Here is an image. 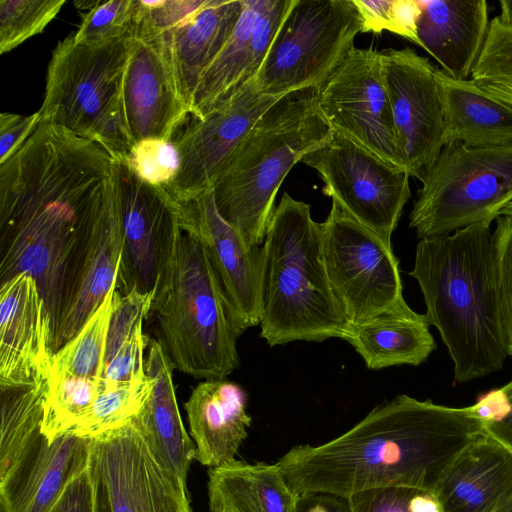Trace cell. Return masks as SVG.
<instances>
[{"mask_svg":"<svg viewBox=\"0 0 512 512\" xmlns=\"http://www.w3.org/2000/svg\"><path fill=\"white\" fill-rule=\"evenodd\" d=\"M112 165L99 144L45 122L0 164V284L32 276L53 332L77 238L114 190Z\"/></svg>","mask_w":512,"mask_h":512,"instance_id":"obj_1","label":"cell"},{"mask_svg":"<svg viewBox=\"0 0 512 512\" xmlns=\"http://www.w3.org/2000/svg\"><path fill=\"white\" fill-rule=\"evenodd\" d=\"M485 434L468 407L399 395L324 444L293 447L277 464L297 495L349 497L385 487L435 491L456 456Z\"/></svg>","mask_w":512,"mask_h":512,"instance_id":"obj_2","label":"cell"},{"mask_svg":"<svg viewBox=\"0 0 512 512\" xmlns=\"http://www.w3.org/2000/svg\"><path fill=\"white\" fill-rule=\"evenodd\" d=\"M492 220L454 233L420 239L410 276L454 363V382L503 368L504 343Z\"/></svg>","mask_w":512,"mask_h":512,"instance_id":"obj_3","label":"cell"},{"mask_svg":"<svg viewBox=\"0 0 512 512\" xmlns=\"http://www.w3.org/2000/svg\"><path fill=\"white\" fill-rule=\"evenodd\" d=\"M263 250L261 337L271 347L341 338L348 324L323 258L322 225L310 205L284 193Z\"/></svg>","mask_w":512,"mask_h":512,"instance_id":"obj_4","label":"cell"},{"mask_svg":"<svg viewBox=\"0 0 512 512\" xmlns=\"http://www.w3.org/2000/svg\"><path fill=\"white\" fill-rule=\"evenodd\" d=\"M317 98L316 89H303L278 99L250 129L212 188L220 215L248 246L264 242L277 192L292 167L333 137Z\"/></svg>","mask_w":512,"mask_h":512,"instance_id":"obj_5","label":"cell"},{"mask_svg":"<svg viewBox=\"0 0 512 512\" xmlns=\"http://www.w3.org/2000/svg\"><path fill=\"white\" fill-rule=\"evenodd\" d=\"M151 312L174 368L207 380L224 379L239 366V335L224 295L200 238L182 217Z\"/></svg>","mask_w":512,"mask_h":512,"instance_id":"obj_6","label":"cell"},{"mask_svg":"<svg viewBox=\"0 0 512 512\" xmlns=\"http://www.w3.org/2000/svg\"><path fill=\"white\" fill-rule=\"evenodd\" d=\"M132 36L99 46L61 40L47 68L39 122L61 126L126 161L134 145L123 106Z\"/></svg>","mask_w":512,"mask_h":512,"instance_id":"obj_7","label":"cell"},{"mask_svg":"<svg viewBox=\"0 0 512 512\" xmlns=\"http://www.w3.org/2000/svg\"><path fill=\"white\" fill-rule=\"evenodd\" d=\"M421 182L409 216L419 239L493 221L512 202V144H446Z\"/></svg>","mask_w":512,"mask_h":512,"instance_id":"obj_8","label":"cell"},{"mask_svg":"<svg viewBox=\"0 0 512 512\" xmlns=\"http://www.w3.org/2000/svg\"><path fill=\"white\" fill-rule=\"evenodd\" d=\"M362 21L353 0H294L256 76L260 92L320 91L355 48Z\"/></svg>","mask_w":512,"mask_h":512,"instance_id":"obj_9","label":"cell"},{"mask_svg":"<svg viewBox=\"0 0 512 512\" xmlns=\"http://www.w3.org/2000/svg\"><path fill=\"white\" fill-rule=\"evenodd\" d=\"M91 512H192L187 485L166 470L133 420L90 438Z\"/></svg>","mask_w":512,"mask_h":512,"instance_id":"obj_10","label":"cell"},{"mask_svg":"<svg viewBox=\"0 0 512 512\" xmlns=\"http://www.w3.org/2000/svg\"><path fill=\"white\" fill-rule=\"evenodd\" d=\"M321 225L327 276L348 323L363 322L404 300L390 241L333 202Z\"/></svg>","mask_w":512,"mask_h":512,"instance_id":"obj_11","label":"cell"},{"mask_svg":"<svg viewBox=\"0 0 512 512\" xmlns=\"http://www.w3.org/2000/svg\"><path fill=\"white\" fill-rule=\"evenodd\" d=\"M324 183L322 192L351 218L386 241L411 197L409 173L344 137L332 139L305 156Z\"/></svg>","mask_w":512,"mask_h":512,"instance_id":"obj_12","label":"cell"},{"mask_svg":"<svg viewBox=\"0 0 512 512\" xmlns=\"http://www.w3.org/2000/svg\"><path fill=\"white\" fill-rule=\"evenodd\" d=\"M112 174L123 235L117 290L155 292L181 225V204L165 187L140 179L126 161L113 160Z\"/></svg>","mask_w":512,"mask_h":512,"instance_id":"obj_13","label":"cell"},{"mask_svg":"<svg viewBox=\"0 0 512 512\" xmlns=\"http://www.w3.org/2000/svg\"><path fill=\"white\" fill-rule=\"evenodd\" d=\"M317 106L335 133L405 170L397 147L380 52L354 48L318 91Z\"/></svg>","mask_w":512,"mask_h":512,"instance_id":"obj_14","label":"cell"},{"mask_svg":"<svg viewBox=\"0 0 512 512\" xmlns=\"http://www.w3.org/2000/svg\"><path fill=\"white\" fill-rule=\"evenodd\" d=\"M380 59L400 158L421 181L445 146L436 68L411 48L385 49Z\"/></svg>","mask_w":512,"mask_h":512,"instance_id":"obj_15","label":"cell"},{"mask_svg":"<svg viewBox=\"0 0 512 512\" xmlns=\"http://www.w3.org/2000/svg\"><path fill=\"white\" fill-rule=\"evenodd\" d=\"M255 78L203 118H194L174 141L180 168L165 188L177 202H187L212 189L253 125L281 98L262 94Z\"/></svg>","mask_w":512,"mask_h":512,"instance_id":"obj_16","label":"cell"},{"mask_svg":"<svg viewBox=\"0 0 512 512\" xmlns=\"http://www.w3.org/2000/svg\"><path fill=\"white\" fill-rule=\"evenodd\" d=\"M123 235L114 190L93 210L68 261L53 353L71 340L117 282Z\"/></svg>","mask_w":512,"mask_h":512,"instance_id":"obj_17","label":"cell"},{"mask_svg":"<svg viewBox=\"0 0 512 512\" xmlns=\"http://www.w3.org/2000/svg\"><path fill=\"white\" fill-rule=\"evenodd\" d=\"M182 218L200 238L240 336L262 316V246H248L219 213L213 190L180 203Z\"/></svg>","mask_w":512,"mask_h":512,"instance_id":"obj_18","label":"cell"},{"mask_svg":"<svg viewBox=\"0 0 512 512\" xmlns=\"http://www.w3.org/2000/svg\"><path fill=\"white\" fill-rule=\"evenodd\" d=\"M123 81V106L133 143L172 141L189 109L181 99L162 33H133Z\"/></svg>","mask_w":512,"mask_h":512,"instance_id":"obj_19","label":"cell"},{"mask_svg":"<svg viewBox=\"0 0 512 512\" xmlns=\"http://www.w3.org/2000/svg\"><path fill=\"white\" fill-rule=\"evenodd\" d=\"M294 0H243L237 25L202 75L191 115L201 119L254 79Z\"/></svg>","mask_w":512,"mask_h":512,"instance_id":"obj_20","label":"cell"},{"mask_svg":"<svg viewBox=\"0 0 512 512\" xmlns=\"http://www.w3.org/2000/svg\"><path fill=\"white\" fill-rule=\"evenodd\" d=\"M53 330L35 279L21 273L0 288V387L48 376Z\"/></svg>","mask_w":512,"mask_h":512,"instance_id":"obj_21","label":"cell"},{"mask_svg":"<svg viewBox=\"0 0 512 512\" xmlns=\"http://www.w3.org/2000/svg\"><path fill=\"white\" fill-rule=\"evenodd\" d=\"M90 438L42 435L0 482L1 512H48L66 486L88 465Z\"/></svg>","mask_w":512,"mask_h":512,"instance_id":"obj_22","label":"cell"},{"mask_svg":"<svg viewBox=\"0 0 512 512\" xmlns=\"http://www.w3.org/2000/svg\"><path fill=\"white\" fill-rule=\"evenodd\" d=\"M419 46L447 75L467 80L484 46L490 25L485 0L418 1Z\"/></svg>","mask_w":512,"mask_h":512,"instance_id":"obj_23","label":"cell"},{"mask_svg":"<svg viewBox=\"0 0 512 512\" xmlns=\"http://www.w3.org/2000/svg\"><path fill=\"white\" fill-rule=\"evenodd\" d=\"M434 492L442 512H494L512 498V453L485 434L456 456Z\"/></svg>","mask_w":512,"mask_h":512,"instance_id":"obj_24","label":"cell"},{"mask_svg":"<svg viewBox=\"0 0 512 512\" xmlns=\"http://www.w3.org/2000/svg\"><path fill=\"white\" fill-rule=\"evenodd\" d=\"M247 393L237 383L207 379L197 384L185 402L196 460L217 468L234 462L252 418Z\"/></svg>","mask_w":512,"mask_h":512,"instance_id":"obj_25","label":"cell"},{"mask_svg":"<svg viewBox=\"0 0 512 512\" xmlns=\"http://www.w3.org/2000/svg\"><path fill=\"white\" fill-rule=\"evenodd\" d=\"M243 0H205L163 40L178 93L191 113L199 81L233 33Z\"/></svg>","mask_w":512,"mask_h":512,"instance_id":"obj_26","label":"cell"},{"mask_svg":"<svg viewBox=\"0 0 512 512\" xmlns=\"http://www.w3.org/2000/svg\"><path fill=\"white\" fill-rule=\"evenodd\" d=\"M174 369L158 340L149 338L146 372L152 379V389L133 421L161 465L187 485L190 464L196 459V445L188 436L179 413Z\"/></svg>","mask_w":512,"mask_h":512,"instance_id":"obj_27","label":"cell"},{"mask_svg":"<svg viewBox=\"0 0 512 512\" xmlns=\"http://www.w3.org/2000/svg\"><path fill=\"white\" fill-rule=\"evenodd\" d=\"M342 339L353 346L370 370L424 362L436 348L423 314L405 300L360 323H348Z\"/></svg>","mask_w":512,"mask_h":512,"instance_id":"obj_28","label":"cell"},{"mask_svg":"<svg viewBox=\"0 0 512 512\" xmlns=\"http://www.w3.org/2000/svg\"><path fill=\"white\" fill-rule=\"evenodd\" d=\"M444 114V143L469 147L512 144V109L471 79H455L436 68Z\"/></svg>","mask_w":512,"mask_h":512,"instance_id":"obj_29","label":"cell"},{"mask_svg":"<svg viewBox=\"0 0 512 512\" xmlns=\"http://www.w3.org/2000/svg\"><path fill=\"white\" fill-rule=\"evenodd\" d=\"M208 475L211 512H295L298 495L277 463L235 460Z\"/></svg>","mask_w":512,"mask_h":512,"instance_id":"obj_30","label":"cell"},{"mask_svg":"<svg viewBox=\"0 0 512 512\" xmlns=\"http://www.w3.org/2000/svg\"><path fill=\"white\" fill-rule=\"evenodd\" d=\"M154 293L122 295L116 287L105 350L104 389L147 377L149 337L144 334L143 323L151 313Z\"/></svg>","mask_w":512,"mask_h":512,"instance_id":"obj_31","label":"cell"},{"mask_svg":"<svg viewBox=\"0 0 512 512\" xmlns=\"http://www.w3.org/2000/svg\"><path fill=\"white\" fill-rule=\"evenodd\" d=\"M48 376L33 382L0 387V481L5 480L43 435L44 398Z\"/></svg>","mask_w":512,"mask_h":512,"instance_id":"obj_32","label":"cell"},{"mask_svg":"<svg viewBox=\"0 0 512 512\" xmlns=\"http://www.w3.org/2000/svg\"><path fill=\"white\" fill-rule=\"evenodd\" d=\"M116 287L117 282L81 330L52 354L48 372L103 380Z\"/></svg>","mask_w":512,"mask_h":512,"instance_id":"obj_33","label":"cell"},{"mask_svg":"<svg viewBox=\"0 0 512 512\" xmlns=\"http://www.w3.org/2000/svg\"><path fill=\"white\" fill-rule=\"evenodd\" d=\"M103 389L102 379L48 372L42 433L49 442L68 433Z\"/></svg>","mask_w":512,"mask_h":512,"instance_id":"obj_34","label":"cell"},{"mask_svg":"<svg viewBox=\"0 0 512 512\" xmlns=\"http://www.w3.org/2000/svg\"><path fill=\"white\" fill-rule=\"evenodd\" d=\"M151 389L148 374L146 378L104 389L68 433L92 438L128 424L142 410Z\"/></svg>","mask_w":512,"mask_h":512,"instance_id":"obj_35","label":"cell"},{"mask_svg":"<svg viewBox=\"0 0 512 512\" xmlns=\"http://www.w3.org/2000/svg\"><path fill=\"white\" fill-rule=\"evenodd\" d=\"M470 79L485 93L512 109V27L500 18L488 34Z\"/></svg>","mask_w":512,"mask_h":512,"instance_id":"obj_36","label":"cell"},{"mask_svg":"<svg viewBox=\"0 0 512 512\" xmlns=\"http://www.w3.org/2000/svg\"><path fill=\"white\" fill-rule=\"evenodd\" d=\"M65 3V0H1L0 54L42 33Z\"/></svg>","mask_w":512,"mask_h":512,"instance_id":"obj_37","label":"cell"},{"mask_svg":"<svg viewBox=\"0 0 512 512\" xmlns=\"http://www.w3.org/2000/svg\"><path fill=\"white\" fill-rule=\"evenodd\" d=\"M134 5L135 0L101 1L82 16L73 34L75 43L99 46L131 36Z\"/></svg>","mask_w":512,"mask_h":512,"instance_id":"obj_38","label":"cell"},{"mask_svg":"<svg viewBox=\"0 0 512 512\" xmlns=\"http://www.w3.org/2000/svg\"><path fill=\"white\" fill-rule=\"evenodd\" d=\"M362 21V32L379 34L384 30L419 46L417 21L419 2L415 0H353Z\"/></svg>","mask_w":512,"mask_h":512,"instance_id":"obj_39","label":"cell"},{"mask_svg":"<svg viewBox=\"0 0 512 512\" xmlns=\"http://www.w3.org/2000/svg\"><path fill=\"white\" fill-rule=\"evenodd\" d=\"M352 512H442L434 491L414 487H385L349 496Z\"/></svg>","mask_w":512,"mask_h":512,"instance_id":"obj_40","label":"cell"},{"mask_svg":"<svg viewBox=\"0 0 512 512\" xmlns=\"http://www.w3.org/2000/svg\"><path fill=\"white\" fill-rule=\"evenodd\" d=\"M127 164L143 181L166 187L176 178L180 156L175 142L144 139L134 143Z\"/></svg>","mask_w":512,"mask_h":512,"instance_id":"obj_41","label":"cell"},{"mask_svg":"<svg viewBox=\"0 0 512 512\" xmlns=\"http://www.w3.org/2000/svg\"><path fill=\"white\" fill-rule=\"evenodd\" d=\"M493 235L502 332L507 353L512 356V217L498 216Z\"/></svg>","mask_w":512,"mask_h":512,"instance_id":"obj_42","label":"cell"},{"mask_svg":"<svg viewBox=\"0 0 512 512\" xmlns=\"http://www.w3.org/2000/svg\"><path fill=\"white\" fill-rule=\"evenodd\" d=\"M468 408L482 422L486 435L512 453V381L480 395Z\"/></svg>","mask_w":512,"mask_h":512,"instance_id":"obj_43","label":"cell"},{"mask_svg":"<svg viewBox=\"0 0 512 512\" xmlns=\"http://www.w3.org/2000/svg\"><path fill=\"white\" fill-rule=\"evenodd\" d=\"M205 0H135L132 33L166 32L195 12Z\"/></svg>","mask_w":512,"mask_h":512,"instance_id":"obj_44","label":"cell"},{"mask_svg":"<svg viewBox=\"0 0 512 512\" xmlns=\"http://www.w3.org/2000/svg\"><path fill=\"white\" fill-rule=\"evenodd\" d=\"M39 123V114L19 115L2 112L0 115V164L9 159L30 137Z\"/></svg>","mask_w":512,"mask_h":512,"instance_id":"obj_45","label":"cell"},{"mask_svg":"<svg viewBox=\"0 0 512 512\" xmlns=\"http://www.w3.org/2000/svg\"><path fill=\"white\" fill-rule=\"evenodd\" d=\"M48 512H91V487L87 468L66 486Z\"/></svg>","mask_w":512,"mask_h":512,"instance_id":"obj_46","label":"cell"},{"mask_svg":"<svg viewBox=\"0 0 512 512\" xmlns=\"http://www.w3.org/2000/svg\"><path fill=\"white\" fill-rule=\"evenodd\" d=\"M295 512H352L349 497L330 493L299 494Z\"/></svg>","mask_w":512,"mask_h":512,"instance_id":"obj_47","label":"cell"},{"mask_svg":"<svg viewBox=\"0 0 512 512\" xmlns=\"http://www.w3.org/2000/svg\"><path fill=\"white\" fill-rule=\"evenodd\" d=\"M499 5L501 14L498 17L505 25L512 27V0H501Z\"/></svg>","mask_w":512,"mask_h":512,"instance_id":"obj_48","label":"cell"},{"mask_svg":"<svg viewBox=\"0 0 512 512\" xmlns=\"http://www.w3.org/2000/svg\"><path fill=\"white\" fill-rule=\"evenodd\" d=\"M101 1L100 0H77L74 1V5L79 9H89L96 7Z\"/></svg>","mask_w":512,"mask_h":512,"instance_id":"obj_49","label":"cell"},{"mask_svg":"<svg viewBox=\"0 0 512 512\" xmlns=\"http://www.w3.org/2000/svg\"><path fill=\"white\" fill-rule=\"evenodd\" d=\"M494 512H512V498L509 499L506 503H504Z\"/></svg>","mask_w":512,"mask_h":512,"instance_id":"obj_50","label":"cell"},{"mask_svg":"<svg viewBox=\"0 0 512 512\" xmlns=\"http://www.w3.org/2000/svg\"><path fill=\"white\" fill-rule=\"evenodd\" d=\"M501 215L512 217V202L502 210Z\"/></svg>","mask_w":512,"mask_h":512,"instance_id":"obj_51","label":"cell"}]
</instances>
